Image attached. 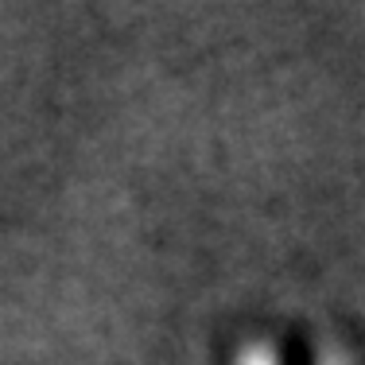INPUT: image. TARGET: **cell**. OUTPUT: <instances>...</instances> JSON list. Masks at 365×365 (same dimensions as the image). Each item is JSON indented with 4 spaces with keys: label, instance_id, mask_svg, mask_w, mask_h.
Here are the masks:
<instances>
[{
    "label": "cell",
    "instance_id": "6da1fadb",
    "mask_svg": "<svg viewBox=\"0 0 365 365\" xmlns=\"http://www.w3.org/2000/svg\"><path fill=\"white\" fill-rule=\"evenodd\" d=\"M233 365H280V354H276V346L268 342V338H253V342H245L237 350ZM315 365H358V358H354L346 346H338V342H323Z\"/></svg>",
    "mask_w": 365,
    "mask_h": 365
}]
</instances>
